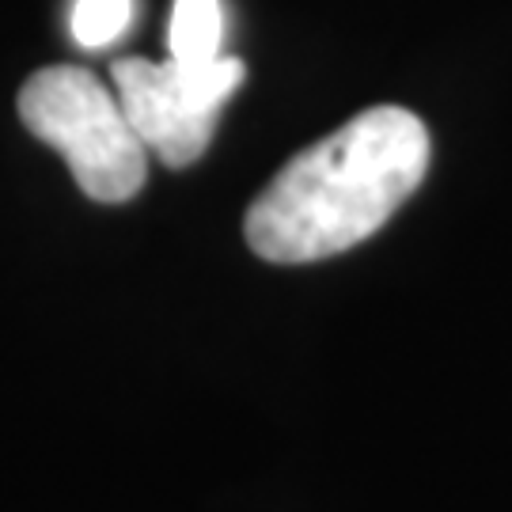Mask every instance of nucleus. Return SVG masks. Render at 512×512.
I'll return each mask as SVG.
<instances>
[{
  "label": "nucleus",
  "instance_id": "3",
  "mask_svg": "<svg viewBox=\"0 0 512 512\" xmlns=\"http://www.w3.org/2000/svg\"><path fill=\"white\" fill-rule=\"evenodd\" d=\"M110 76L141 145L160 156V164L190 167L209 148L220 107L243 84L247 69L239 57L228 54L202 65H186L175 57H122L114 61Z\"/></svg>",
  "mask_w": 512,
  "mask_h": 512
},
{
  "label": "nucleus",
  "instance_id": "1",
  "mask_svg": "<svg viewBox=\"0 0 512 512\" xmlns=\"http://www.w3.org/2000/svg\"><path fill=\"white\" fill-rule=\"evenodd\" d=\"M429 152L414 110H361L270 179L243 217L247 247L277 266H300L365 243L421 186Z\"/></svg>",
  "mask_w": 512,
  "mask_h": 512
},
{
  "label": "nucleus",
  "instance_id": "2",
  "mask_svg": "<svg viewBox=\"0 0 512 512\" xmlns=\"http://www.w3.org/2000/svg\"><path fill=\"white\" fill-rule=\"evenodd\" d=\"M19 118L38 141L61 152L76 186L103 205L137 198L148 175V148L129 126L118 92L88 69L50 65L19 88Z\"/></svg>",
  "mask_w": 512,
  "mask_h": 512
},
{
  "label": "nucleus",
  "instance_id": "4",
  "mask_svg": "<svg viewBox=\"0 0 512 512\" xmlns=\"http://www.w3.org/2000/svg\"><path fill=\"white\" fill-rule=\"evenodd\" d=\"M224 46V4L220 0H175L171 27H167V50L175 61L202 65L217 61Z\"/></svg>",
  "mask_w": 512,
  "mask_h": 512
},
{
  "label": "nucleus",
  "instance_id": "5",
  "mask_svg": "<svg viewBox=\"0 0 512 512\" xmlns=\"http://www.w3.org/2000/svg\"><path fill=\"white\" fill-rule=\"evenodd\" d=\"M129 23H133V0H76L69 27L84 50H103L126 35Z\"/></svg>",
  "mask_w": 512,
  "mask_h": 512
}]
</instances>
